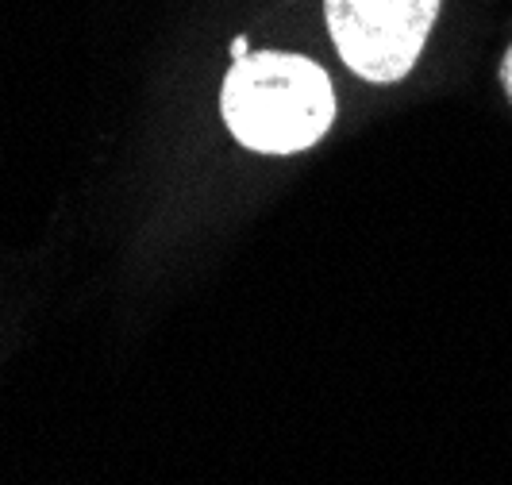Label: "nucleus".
I'll return each mask as SVG.
<instances>
[{
  "label": "nucleus",
  "instance_id": "f03ea898",
  "mask_svg": "<svg viewBox=\"0 0 512 485\" xmlns=\"http://www.w3.org/2000/svg\"><path fill=\"white\" fill-rule=\"evenodd\" d=\"M328 31L339 58L366 81H401L416 66L439 0H328Z\"/></svg>",
  "mask_w": 512,
  "mask_h": 485
},
{
  "label": "nucleus",
  "instance_id": "7ed1b4c3",
  "mask_svg": "<svg viewBox=\"0 0 512 485\" xmlns=\"http://www.w3.org/2000/svg\"><path fill=\"white\" fill-rule=\"evenodd\" d=\"M501 81H505V93H509V101H512V47L505 51V58H501Z\"/></svg>",
  "mask_w": 512,
  "mask_h": 485
},
{
  "label": "nucleus",
  "instance_id": "20e7f679",
  "mask_svg": "<svg viewBox=\"0 0 512 485\" xmlns=\"http://www.w3.org/2000/svg\"><path fill=\"white\" fill-rule=\"evenodd\" d=\"M251 54V43H247V35H239V39H231V58L239 62V58H247Z\"/></svg>",
  "mask_w": 512,
  "mask_h": 485
},
{
  "label": "nucleus",
  "instance_id": "f257e3e1",
  "mask_svg": "<svg viewBox=\"0 0 512 485\" xmlns=\"http://www.w3.org/2000/svg\"><path fill=\"white\" fill-rule=\"evenodd\" d=\"M220 112L243 147L297 154L332 128L335 89L328 74L301 54L258 51L228 70Z\"/></svg>",
  "mask_w": 512,
  "mask_h": 485
}]
</instances>
